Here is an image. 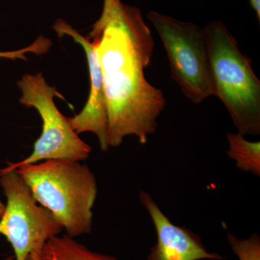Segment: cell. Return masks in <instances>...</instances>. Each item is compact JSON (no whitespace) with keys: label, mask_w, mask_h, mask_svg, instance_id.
Segmentation results:
<instances>
[{"label":"cell","mask_w":260,"mask_h":260,"mask_svg":"<svg viewBox=\"0 0 260 260\" xmlns=\"http://www.w3.org/2000/svg\"><path fill=\"white\" fill-rule=\"evenodd\" d=\"M88 37L95 42L102 70L108 146L119 147L129 135L145 144L156 130L167 101L145 78L155 43L141 10L120 0Z\"/></svg>","instance_id":"cell-1"},{"label":"cell","mask_w":260,"mask_h":260,"mask_svg":"<svg viewBox=\"0 0 260 260\" xmlns=\"http://www.w3.org/2000/svg\"><path fill=\"white\" fill-rule=\"evenodd\" d=\"M11 169H16L37 203L54 215L66 235L75 238L91 232L98 184L88 166L56 159Z\"/></svg>","instance_id":"cell-2"},{"label":"cell","mask_w":260,"mask_h":260,"mask_svg":"<svg viewBox=\"0 0 260 260\" xmlns=\"http://www.w3.org/2000/svg\"><path fill=\"white\" fill-rule=\"evenodd\" d=\"M208 43L214 95L220 99L238 133H260V80L249 58L225 25L213 20L204 28Z\"/></svg>","instance_id":"cell-3"},{"label":"cell","mask_w":260,"mask_h":260,"mask_svg":"<svg viewBox=\"0 0 260 260\" xmlns=\"http://www.w3.org/2000/svg\"><path fill=\"white\" fill-rule=\"evenodd\" d=\"M148 18L167 51L171 77L194 104L214 95L209 51L204 28L157 11Z\"/></svg>","instance_id":"cell-4"},{"label":"cell","mask_w":260,"mask_h":260,"mask_svg":"<svg viewBox=\"0 0 260 260\" xmlns=\"http://www.w3.org/2000/svg\"><path fill=\"white\" fill-rule=\"evenodd\" d=\"M17 84L22 92L19 102L39 112L42 119V132L34 143L32 153L21 161L10 164L8 167L13 169L23 164L56 159L86 160L91 153V147L80 139L68 118L59 112L54 103V98L64 100V96L47 83L41 73L24 75Z\"/></svg>","instance_id":"cell-5"},{"label":"cell","mask_w":260,"mask_h":260,"mask_svg":"<svg viewBox=\"0 0 260 260\" xmlns=\"http://www.w3.org/2000/svg\"><path fill=\"white\" fill-rule=\"evenodd\" d=\"M0 185L7 199L0 218V234L13 248L15 260H24L30 253H42L47 241L62 232L61 224L39 205L16 169L0 170Z\"/></svg>","instance_id":"cell-6"},{"label":"cell","mask_w":260,"mask_h":260,"mask_svg":"<svg viewBox=\"0 0 260 260\" xmlns=\"http://www.w3.org/2000/svg\"><path fill=\"white\" fill-rule=\"evenodd\" d=\"M53 29L59 37L68 36L81 46L86 54L90 73V88L88 101L81 112L73 117H68V121L77 134L92 133L96 135L102 151H107L109 148L107 143V104L95 42L82 36L62 19L56 20Z\"/></svg>","instance_id":"cell-7"},{"label":"cell","mask_w":260,"mask_h":260,"mask_svg":"<svg viewBox=\"0 0 260 260\" xmlns=\"http://www.w3.org/2000/svg\"><path fill=\"white\" fill-rule=\"evenodd\" d=\"M142 205L148 212L157 234V243L148 260H221L223 256L210 253L199 236L185 227L175 225L162 213L151 195L140 191Z\"/></svg>","instance_id":"cell-8"},{"label":"cell","mask_w":260,"mask_h":260,"mask_svg":"<svg viewBox=\"0 0 260 260\" xmlns=\"http://www.w3.org/2000/svg\"><path fill=\"white\" fill-rule=\"evenodd\" d=\"M42 254L47 260H117L112 255L92 251L66 234L49 239Z\"/></svg>","instance_id":"cell-9"},{"label":"cell","mask_w":260,"mask_h":260,"mask_svg":"<svg viewBox=\"0 0 260 260\" xmlns=\"http://www.w3.org/2000/svg\"><path fill=\"white\" fill-rule=\"evenodd\" d=\"M229 158L235 160L238 169L243 172L260 175V142L246 140L240 133L227 134Z\"/></svg>","instance_id":"cell-10"},{"label":"cell","mask_w":260,"mask_h":260,"mask_svg":"<svg viewBox=\"0 0 260 260\" xmlns=\"http://www.w3.org/2000/svg\"><path fill=\"white\" fill-rule=\"evenodd\" d=\"M227 239L239 260H260V238L258 234L241 239L228 232Z\"/></svg>","instance_id":"cell-11"},{"label":"cell","mask_w":260,"mask_h":260,"mask_svg":"<svg viewBox=\"0 0 260 260\" xmlns=\"http://www.w3.org/2000/svg\"><path fill=\"white\" fill-rule=\"evenodd\" d=\"M51 46H52V42H51L50 39L40 36L28 47L15 51H0V58L27 60L28 59L25 54L28 53H34L38 55L46 54L49 51Z\"/></svg>","instance_id":"cell-12"},{"label":"cell","mask_w":260,"mask_h":260,"mask_svg":"<svg viewBox=\"0 0 260 260\" xmlns=\"http://www.w3.org/2000/svg\"><path fill=\"white\" fill-rule=\"evenodd\" d=\"M119 1V0H104V7H103L102 15L99 20L95 22V25H102L106 19L107 18L108 15L110 13L111 10L114 8V5Z\"/></svg>","instance_id":"cell-13"},{"label":"cell","mask_w":260,"mask_h":260,"mask_svg":"<svg viewBox=\"0 0 260 260\" xmlns=\"http://www.w3.org/2000/svg\"><path fill=\"white\" fill-rule=\"evenodd\" d=\"M252 9L255 12L256 17L260 20V0H249Z\"/></svg>","instance_id":"cell-14"},{"label":"cell","mask_w":260,"mask_h":260,"mask_svg":"<svg viewBox=\"0 0 260 260\" xmlns=\"http://www.w3.org/2000/svg\"><path fill=\"white\" fill-rule=\"evenodd\" d=\"M24 260H47L42 253L32 252L29 254Z\"/></svg>","instance_id":"cell-15"},{"label":"cell","mask_w":260,"mask_h":260,"mask_svg":"<svg viewBox=\"0 0 260 260\" xmlns=\"http://www.w3.org/2000/svg\"><path fill=\"white\" fill-rule=\"evenodd\" d=\"M5 209V205L4 203H3L1 201H0V218H1V217L3 216V213H4Z\"/></svg>","instance_id":"cell-16"},{"label":"cell","mask_w":260,"mask_h":260,"mask_svg":"<svg viewBox=\"0 0 260 260\" xmlns=\"http://www.w3.org/2000/svg\"><path fill=\"white\" fill-rule=\"evenodd\" d=\"M5 260H15L14 255H10Z\"/></svg>","instance_id":"cell-17"}]
</instances>
